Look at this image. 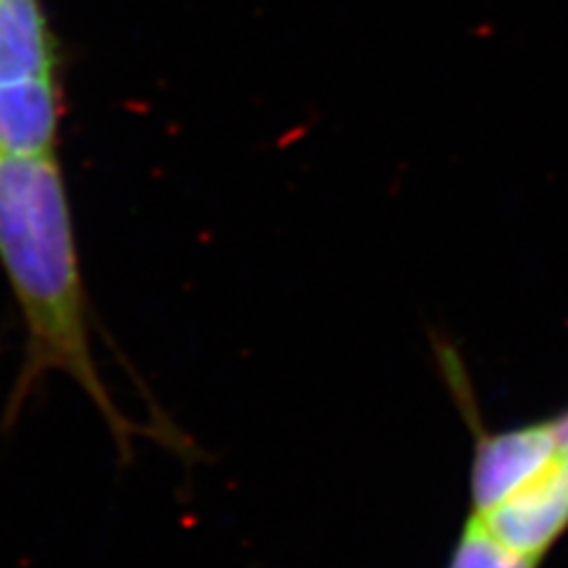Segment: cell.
Masks as SVG:
<instances>
[{"label":"cell","instance_id":"cell-4","mask_svg":"<svg viewBox=\"0 0 568 568\" xmlns=\"http://www.w3.org/2000/svg\"><path fill=\"white\" fill-rule=\"evenodd\" d=\"M538 561L511 552L505 545L493 540L476 524L467 521L462 528L457 547L448 568H536Z\"/></svg>","mask_w":568,"mask_h":568},{"label":"cell","instance_id":"cell-5","mask_svg":"<svg viewBox=\"0 0 568 568\" xmlns=\"http://www.w3.org/2000/svg\"><path fill=\"white\" fill-rule=\"evenodd\" d=\"M557 422V434H559V443L568 450V415H564L561 419H555Z\"/></svg>","mask_w":568,"mask_h":568},{"label":"cell","instance_id":"cell-3","mask_svg":"<svg viewBox=\"0 0 568 568\" xmlns=\"http://www.w3.org/2000/svg\"><path fill=\"white\" fill-rule=\"evenodd\" d=\"M467 521L511 552L540 561L568 528V450L559 443L519 488L488 509L469 511Z\"/></svg>","mask_w":568,"mask_h":568},{"label":"cell","instance_id":"cell-2","mask_svg":"<svg viewBox=\"0 0 568 568\" xmlns=\"http://www.w3.org/2000/svg\"><path fill=\"white\" fill-rule=\"evenodd\" d=\"M60 58L41 0H0V154H55Z\"/></svg>","mask_w":568,"mask_h":568},{"label":"cell","instance_id":"cell-1","mask_svg":"<svg viewBox=\"0 0 568 568\" xmlns=\"http://www.w3.org/2000/svg\"><path fill=\"white\" fill-rule=\"evenodd\" d=\"M0 268L24 325L22 363L3 424L22 417L50 375H64L95 405L119 455L131 459L142 429L116 405L95 363L91 306L55 154H0Z\"/></svg>","mask_w":568,"mask_h":568}]
</instances>
